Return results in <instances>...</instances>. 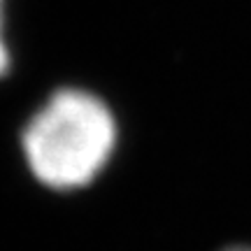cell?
<instances>
[{
	"label": "cell",
	"mask_w": 251,
	"mask_h": 251,
	"mask_svg": "<svg viewBox=\"0 0 251 251\" xmlns=\"http://www.w3.org/2000/svg\"><path fill=\"white\" fill-rule=\"evenodd\" d=\"M117 144V124L96 96L61 91L24 130L30 172L49 188L70 191L91 184Z\"/></svg>",
	"instance_id": "obj_1"
},
{
	"label": "cell",
	"mask_w": 251,
	"mask_h": 251,
	"mask_svg": "<svg viewBox=\"0 0 251 251\" xmlns=\"http://www.w3.org/2000/svg\"><path fill=\"white\" fill-rule=\"evenodd\" d=\"M7 68V51H5V47H2V40H0V72Z\"/></svg>",
	"instance_id": "obj_2"
},
{
	"label": "cell",
	"mask_w": 251,
	"mask_h": 251,
	"mask_svg": "<svg viewBox=\"0 0 251 251\" xmlns=\"http://www.w3.org/2000/svg\"><path fill=\"white\" fill-rule=\"evenodd\" d=\"M226 251H251L249 247H235V249H226Z\"/></svg>",
	"instance_id": "obj_3"
}]
</instances>
